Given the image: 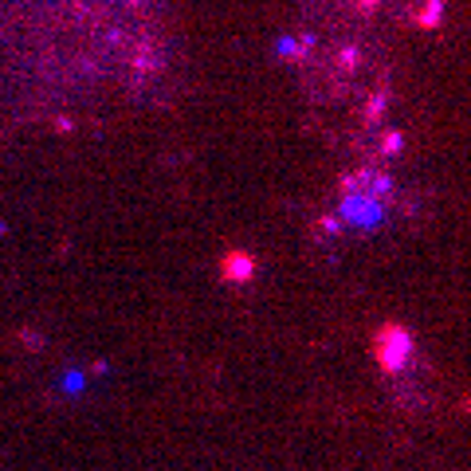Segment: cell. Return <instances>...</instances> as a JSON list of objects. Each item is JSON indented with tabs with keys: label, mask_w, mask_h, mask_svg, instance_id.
Here are the masks:
<instances>
[{
	"label": "cell",
	"mask_w": 471,
	"mask_h": 471,
	"mask_svg": "<svg viewBox=\"0 0 471 471\" xmlns=\"http://www.w3.org/2000/svg\"><path fill=\"white\" fill-rule=\"evenodd\" d=\"M373 358L381 361V370L397 373L412 361V334L405 326H381L373 338Z\"/></svg>",
	"instance_id": "6da1fadb"
}]
</instances>
